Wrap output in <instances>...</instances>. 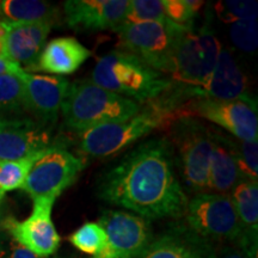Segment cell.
<instances>
[{"label": "cell", "instance_id": "ac0fdd59", "mask_svg": "<svg viewBox=\"0 0 258 258\" xmlns=\"http://www.w3.org/2000/svg\"><path fill=\"white\" fill-rule=\"evenodd\" d=\"M217 247L189 230L184 224L171 226L153 238L141 258H215Z\"/></svg>", "mask_w": 258, "mask_h": 258}, {"label": "cell", "instance_id": "30bf717a", "mask_svg": "<svg viewBox=\"0 0 258 258\" xmlns=\"http://www.w3.org/2000/svg\"><path fill=\"white\" fill-rule=\"evenodd\" d=\"M179 116L203 118L228 132L241 141H257V106L243 101H217L196 97L178 108Z\"/></svg>", "mask_w": 258, "mask_h": 258}, {"label": "cell", "instance_id": "f546056e", "mask_svg": "<svg viewBox=\"0 0 258 258\" xmlns=\"http://www.w3.org/2000/svg\"><path fill=\"white\" fill-rule=\"evenodd\" d=\"M230 36L239 49L245 51L256 50L258 46L257 19L233 23L230 29Z\"/></svg>", "mask_w": 258, "mask_h": 258}, {"label": "cell", "instance_id": "9c48e42d", "mask_svg": "<svg viewBox=\"0 0 258 258\" xmlns=\"http://www.w3.org/2000/svg\"><path fill=\"white\" fill-rule=\"evenodd\" d=\"M220 49V42L208 25L198 32L189 30L173 55L171 79L184 84L190 90L202 88L217 64Z\"/></svg>", "mask_w": 258, "mask_h": 258}, {"label": "cell", "instance_id": "d4e9b609", "mask_svg": "<svg viewBox=\"0 0 258 258\" xmlns=\"http://www.w3.org/2000/svg\"><path fill=\"white\" fill-rule=\"evenodd\" d=\"M226 144L233 154L241 180L258 179V143L241 141L224 135Z\"/></svg>", "mask_w": 258, "mask_h": 258}, {"label": "cell", "instance_id": "d6a6232c", "mask_svg": "<svg viewBox=\"0 0 258 258\" xmlns=\"http://www.w3.org/2000/svg\"><path fill=\"white\" fill-rule=\"evenodd\" d=\"M16 66H19V64L12 62V61L6 59L5 56H2L0 57V76H3L4 73L12 72V70H14Z\"/></svg>", "mask_w": 258, "mask_h": 258}, {"label": "cell", "instance_id": "83f0119b", "mask_svg": "<svg viewBox=\"0 0 258 258\" xmlns=\"http://www.w3.org/2000/svg\"><path fill=\"white\" fill-rule=\"evenodd\" d=\"M167 21L163 0H132L125 12L124 23Z\"/></svg>", "mask_w": 258, "mask_h": 258}, {"label": "cell", "instance_id": "cb8c5ba5", "mask_svg": "<svg viewBox=\"0 0 258 258\" xmlns=\"http://www.w3.org/2000/svg\"><path fill=\"white\" fill-rule=\"evenodd\" d=\"M41 152L18 160H0V202L8 192L23 188L29 172Z\"/></svg>", "mask_w": 258, "mask_h": 258}, {"label": "cell", "instance_id": "8fae6325", "mask_svg": "<svg viewBox=\"0 0 258 258\" xmlns=\"http://www.w3.org/2000/svg\"><path fill=\"white\" fill-rule=\"evenodd\" d=\"M98 224L104 228L108 244L92 258H141L154 238L148 221L131 213L104 211Z\"/></svg>", "mask_w": 258, "mask_h": 258}, {"label": "cell", "instance_id": "1f68e13d", "mask_svg": "<svg viewBox=\"0 0 258 258\" xmlns=\"http://www.w3.org/2000/svg\"><path fill=\"white\" fill-rule=\"evenodd\" d=\"M215 258H257L251 256L249 252H246L243 247H240L237 244L225 245L221 246L220 249L217 250Z\"/></svg>", "mask_w": 258, "mask_h": 258}, {"label": "cell", "instance_id": "e575fe53", "mask_svg": "<svg viewBox=\"0 0 258 258\" xmlns=\"http://www.w3.org/2000/svg\"><path fill=\"white\" fill-rule=\"evenodd\" d=\"M0 205H2V202H0ZM2 228H3V219H2V213H0V232H2Z\"/></svg>", "mask_w": 258, "mask_h": 258}, {"label": "cell", "instance_id": "f1b7e54d", "mask_svg": "<svg viewBox=\"0 0 258 258\" xmlns=\"http://www.w3.org/2000/svg\"><path fill=\"white\" fill-rule=\"evenodd\" d=\"M163 5L167 21L182 27L192 28L194 19L205 3L195 0H163Z\"/></svg>", "mask_w": 258, "mask_h": 258}, {"label": "cell", "instance_id": "e0dca14e", "mask_svg": "<svg viewBox=\"0 0 258 258\" xmlns=\"http://www.w3.org/2000/svg\"><path fill=\"white\" fill-rule=\"evenodd\" d=\"M5 31L4 56L30 72L46 46L54 25L49 23H3Z\"/></svg>", "mask_w": 258, "mask_h": 258}, {"label": "cell", "instance_id": "4316f807", "mask_svg": "<svg viewBox=\"0 0 258 258\" xmlns=\"http://www.w3.org/2000/svg\"><path fill=\"white\" fill-rule=\"evenodd\" d=\"M215 14L225 23H237L241 21H253L257 19V2L247 0H221L214 6Z\"/></svg>", "mask_w": 258, "mask_h": 258}, {"label": "cell", "instance_id": "836d02e7", "mask_svg": "<svg viewBox=\"0 0 258 258\" xmlns=\"http://www.w3.org/2000/svg\"><path fill=\"white\" fill-rule=\"evenodd\" d=\"M4 42H5V31L0 27V57L4 56Z\"/></svg>", "mask_w": 258, "mask_h": 258}, {"label": "cell", "instance_id": "ba28073f", "mask_svg": "<svg viewBox=\"0 0 258 258\" xmlns=\"http://www.w3.org/2000/svg\"><path fill=\"white\" fill-rule=\"evenodd\" d=\"M85 166V158L63 146L51 145L38 154L22 190L32 200L57 199L76 182Z\"/></svg>", "mask_w": 258, "mask_h": 258}, {"label": "cell", "instance_id": "4fadbf2b", "mask_svg": "<svg viewBox=\"0 0 258 258\" xmlns=\"http://www.w3.org/2000/svg\"><path fill=\"white\" fill-rule=\"evenodd\" d=\"M12 72L17 74L24 85L29 115L46 125L55 123L69 90V80L62 77L27 72L21 66H16Z\"/></svg>", "mask_w": 258, "mask_h": 258}, {"label": "cell", "instance_id": "44dd1931", "mask_svg": "<svg viewBox=\"0 0 258 258\" xmlns=\"http://www.w3.org/2000/svg\"><path fill=\"white\" fill-rule=\"evenodd\" d=\"M213 151L209 166L208 190L217 194H226L239 182L240 175L238 171L233 154L226 144L225 137L215 131H212Z\"/></svg>", "mask_w": 258, "mask_h": 258}, {"label": "cell", "instance_id": "8992f818", "mask_svg": "<svg viewBox=\"0 0 258 258\" xmlns=\"http://www.w3.org/2000/svg\"><path fill=\"white\" fill-rule=\"evenodd\" d=\"M184 225L211 243L238 244L243 230L228 194L200 192L188 200Z\"/></svg>", "mask_w": 258, "mask_h": 258}, {"label": "cell", "instance_id": "484cf974", "mask_svg": "<svg viewBox=\"0 0 258 258\" xmlns=\"http://www.w3.org/2000/svg\"><path fill=\"white\" fill-rule=\"evenodd\" d=\"M69 240L76 249L92 257L101 253L108 244L104 228L98 222H85L70 235Z\"/></svg>", "mask_w": 258, "mask_h": 258}, {"label": "cell", "instance_id": "4dcf8cb0", "mask_svg": "<svg viewBox=\"0 0 258 258\" xmlns=\"http://www.w3.org/2000/svg\"><path fill=\"white\" fill-rule=\"evenodd\" d=\"M0 258H42L17 243L5 230L0 232Z\"/></svg>", "mask_w": 258, "mask_h": 258}, {"label": "cell", "instance_id": "277c9868", "mask_svg": "<svg viewBox=\"0 0 258 258\" xmlns=\"http://www.w3.org/2000/svg\"><path fill=\"white\" fill-rule=\"evenodd\" d=\"M143 105L86 80L71 84L61 105L63 121L77 134L97 125L123 121L137 115Z\"/></svg>", "mask_w": 258, "mask_h": 258}, {"label": "cell", "instance_id": "9a60e30c", "mask_svg": "<svg viewBox=\"0 0 258 258\" xmlns=\"http://www.w3.org/2000/svg\"><path fill=\"white\" fill-rule=\"evenodd\" d=\"M128 0H69L63 4L67 24L76 30L101 31L124 23Z\"/></svg>", "mask_w": 258, "mask_h": 258}, {"label": "cell", "instance_id": "6da1fadb", "mask_svg": "<svg viewBox=\"0 0 258 258\" xmlns=\"http://www.w3.org/2000/svg\"><path fill=\"white\" fill-rule=\"evenodd\" d=\"M175 164L167 139L145 141L102 176L98 196L145 220L182 217L188 198L176 176Z\"/></svg>", "mask_w": 258, "mask_h": 258}, {"label": "cell", "instance_id": "5bb4252c", "mask_svg": "<svg viewBox=\"0 0 258 258\" xmlns=\"http://www.w3.org/2000/svg\"><path fill=\"white\" fill-rule=\"evenodd\" d=\"M53 145L49 125L30 117L0 120V160H18Z\"/></svg>", "mask_w": 258, "mask_h": 258}, {"label": "cell", "instance_id": "ffe728a7", "mask_svg": "<svg viewBox=\"0 0 258 258\" xmlns=\"http://www.w3.org/2000/svg\"><path fill=\"white\" fill-rule=\"evenodd\" d=\"M230 196L243 230V238L237 245L251 256L257 257L258 183L253 180H239L232 189Z\"/></svg>", "mask_w": 258, "mask_h": 258}, {"label": "cell", "instance_id": "5b68a950", "mask_svg": "<svg viewBox=\"0 0 258 258\" xmlns=\"http://www.w3.org/2000/svg\"><path fill=\"white\" fill-rule=\"evenodd\" d=\"M191 29L165 21L123 23L115 32L125 51L134 54L156 71L170 76L177 47Z\"/></svg>", "mask_w": 258, "mask_h": 258}, {"label": "cell", "instance_id": "603a6c76", "mask_svg": "<svg viewBox=\"0 0 258 258\" xmlns=\"http://www.w3.org/2000/svg\"><path fill=\"white\" fill-rule=\"evenodd\" d=\"M30 115L27 109L23 83L16 73H4L0 76V120Z\"/></svg>", "mask_w": 258, "mask_h": 258}, {"label": "cell", "instance_id": "52a82bcc", "mask_svg": "<svg viewBox=\"0 0 258 258\" xmlns=\"http://www.w3.org/2000/svg\"><path fill=\"white\" fill-rule=\"evenodd\" d=\"M171 132L185 184L194 192H207L213 151L212 131L196 118L179 116L171 124Z\"/></svg>", "mask_w": 258, "mask_h": 258}, {"label": "cell", "instance_id": "3957f363", "mask_svg": "<svg viewBox=\"0 0 258 258\" xmlns=\"http://www.w3.org/2000/svg\"><path fill=\"white\" fill-rule=\"evenodd\" d=\"M91 78L96 85L139 104L159 98L173 85L170 76L156 71L125 50H111L102 56Z\"/></svg>", "mask_w": 258, "mask_h": 258}, {"label": "cell", "instance_id": "7402d4cb", "mask_svg": "<svg viewBox=\"0 0 258 258\" xmlns=\"http://www.w3.org/2000/svg\"><path fill=\"white\" fill-rule=\"evenodd\" d=\"M61 22L60 9L40 0H2L0 24L3 23H49Z\"/></svg>", "mask_w": 258, "mask_h": 258}, {"label": "cell", "instance_id": "7c38bea8", "mask_svg": "<svg viewBox=\"0 0 258 258\" xmlns=\"http://www.w3.org/2000/svg\"><path fill=\"white\" fill-rule=\"evenodd\" d=\"M56 199L40 198L34 200L32 212L25 220L14 217L3 219V230L14 239L38 257L47 258L59 249L61 238L51 219Z\"/></svg>", "mask_w": 258, "mask_h": 258}, {"label": "cell", "instance_id": "7a4b0ae2", "mask_svg": "<svg viewBox=\"0 0 258 258\" xmlns=\"http://www.w3.org/2000/svg\"><path fill=\"white\" fill-rule=\"evenodd\" d=\"M165 95L146 103L132 117L78 133L79 151L93 158L112 157L156 129L171 127L178 118V97Z\"/></svg>", "mask_w": 258, "mask_h": 258}, {"label": "cell", "instance_id": "2e32d148", "mask_svg": "<svg viewBox=\"0 0 258 258\" xmlns=\"http://www.w3.org/2000/svg\"><path fill=\"white\" fill-rule=\"evenodd\" d=\"M196 97L217 101H243L257 106L247 90V79L227 48L221 47L214 70L202 88L190 91Z\"/></svg>", "mask_w": 258, "mask_h": 258}, {"label": "cell", "instance_id": "d6986e66", "mask_svg": "<svg viewBox=\"0 0 258 258\" xmlns=\"http://www.w3.org/2000/svg\"><path fill=\"white\" fill-rule=\"evenodd\" d=\"M91 55V50L77 38L57 37L44 46L32 71L56 74V77L69 76L77 72Z\"/></svg>", "mask_w": 258, "mask_h": 258}]
</instances>
